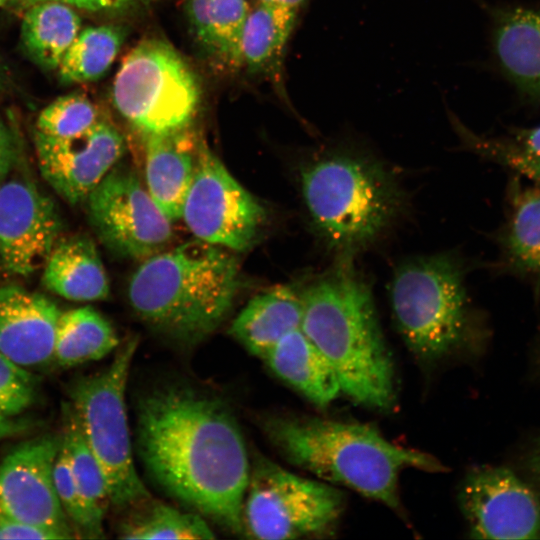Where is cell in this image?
<instances>
[{"instance_id":"cell-1","label":"cell","mask_w":540,"mask_h":540,"mask_svg":"<svg viewBox=\"0 0 540 540\" xmlns=\"http://www.w3.org/2000/svg\"><path fill=\"white\" fill-rule=\"evenodd\" d=\"M136 451L150 480L232 534H243L251 462L230 407L183 385L149 390L136 404Z\"/></svg>"},{"instance_id":"cell-2","label":"cell","mask_w":540,"mask_h":540,"mask_svg":"<svg viewBox=\"0 0 540 540\" xmlns=\"http://www.w3.org/2000/svg\"><path fill=\"white\" fill-rule=\"evenodd\" d=\"M300 329L334 369L341 393L376 410L396 400L395 372L371 289L353 261H336L299 290Z\"/></svg>"},{"instance_id":"cell-3","label":"cell","mask_w":540,"mask_h":540,"mask_svg":"<svg viewBox=\"0 0 540 540\" xmlns=\"http://www.w3.org/2000/svg\"><path fill=\"white\" fill-rule=\"evenodd\" d=\"M309 225L336 261H353L400 220L407 196L382 160L359 148L321 147L299 171Z\"/></svg>"},{"instance_id":"cell-4","label":"cell","mask_w":540,"mask_h":540,"mask_svg":"<svg viewBox=\"0 0 540 540\" xmlns=\"http://www.w3.org/2000/svg\"><path fill=\"white\" fill-rule=\"evenodd\" d=\"M262 429L289 463L394 510L400 508L403 470L442 472L446 468L432 455L388 441L367 424L274 415L263 420Z\"/></svg>"},{"instance_id":"cell-5","label":"cell","mask_w":540,"mask_h":540,"mask_svg":"<svg viewBox=\"0 0 540 540\" xmlns=\"http://www.w3.org/2000/svg\"><path fill=\"white\" fill-rule=\"evenodd\" d=\"M238 285L235 257L196 238L144 259L129 281L128 297L152 330L192 346L224 321Z\"/></svg>"},{"instance_id":"cell-6","label":"cell","mask_w":540,"mask_h":540,"mask_svg":"<svg viewBox=\"0 0 540 540\" xmlns=\"http://www.w3.org/2000/svg\"><path fill=\"white\" fill-rule=\"evenodd\" d=\"M389 297L396 327L422 363L442 359L464 340L469 300L463 267L452 253L403 261L393 273Z\"/></svg>"},{"instance_id":"cell-7","label":"cell","mask_w":540,"mask_h":540,"mask_svg":"<svg viewBox=\"0 0 540 540\" xmlns=\"http://www.w3.org/2000/svg\"><path fill=\"white\" fill-rule=\"evenodd\" d=\"M137 339L126 341L104 370L70 388L83 436L105 475L110 504L129 508L151 497L134 463L125 392Z\"/></svg>"},{"instance_id":"cell-8","label":"cell","mask_w":540,"mask_h":540,"mask_svg":"<svg viewBox=\"0 0 540 540\" xmlns=\"http://www.w3.org/2000/svg\"><path fill=\"white\" fill-rule=\"evenodd\" d=\"M112 102L142 134L187 127L197 111V78L167 41L141 40L123 58L113 80Z\"/></svg>"},{"instance_id":"cell-9","label":"cell","mask_w":540,"mask_h":540,"mask_svg":"<svg viewBox=\"0 0 540 540\" xmlns=\"http://www.w3.org/2000/svg\"><path fill=\"white\" fill-rule=\"evenodd\" d=\"M344 502L334 486L301 477L257 455L243 503V534L263 540L327 535L338 523Z\"/></svg>"},{"instance_id":"cell-10","label":"cell","mask_w":540,"mask_h":540,"mask_svg":"<svg viewBox=\"0 0 540 540\" xmlns=\"http://www.w3.org/2000/svg\"><path fill=\"white\" fill-rule=\"evenodd\" d=\"M181 218L197 239L244 251L255 242L266 211L200 142L197 168Z\"/></svg>"},{"instance_id":"cell-11","label":"cell","mask_w":540,"mask_h":540,"mask_svg":"<svg viewBox=\"0 0 540 540\" xmlns=\"http://www.w3.org/2000/svg\"><path fill=\"white\" fill-rule=\"evenodd\" d=\"M85 201L99 240L120 256L146 259L172 238V220L128 169H111Z\"/></svg>"},{"instance_id":"cell-12","label":"cell","mask_w":540,"mask_h":540,"mask_svg":"<svg viewBox=\"0 0 540 540\" xmlns=\"http://www.w3.org/2000/svg\"><path fill=\"white\" fill-rule=\"evenodd\" d=\"M62 436L44 435L21 443L0 463V513L74 538L54 483Z\"/></svg>"},{"instance_id":"cell-13","label":"cell","mask_w":540,"mask_h":540,"mask_svg":"<svg viewBox=\"0 0 540 540\" xmlns=\"http://www.w3.org/2000/svg\"><path fill=\"white\" fill-rule=\"evenodd\" d=\"M459 503L472 538H540V499L507 467L472 470L461 486Z\"/></svg>"},{"instance_id":"cell-14","label":"cell","mask_w":540,"mask_h":540,"mask_svg":"<svg viewBox=\"0 0 540 540\" xmlns=\"http://www.w3.org/2000/svg\"><path fill=\"white\" fill-rule=\"evenodd\" d=\"M62 220L53 200L22 176L0 183V263L27 277L43 268L59 239Z\"/></svg>"},{"instance_id":"cell-15","label":"cell","mask_w":540,"mask_h":540,"mask_svg":"<svg viewBox=\"0 0 540 540\" xmlns=\"http://www.w3.org/2000/svg\"><path fill=\"white\" fill-rule=\"evenodd\" d=\"M39 169L54 191L70 204L86 200L122 156V134L101 119L84 133L55 138L34 132Z\"/></svg>"},{"instance_id":"cell-16","label":"cell","mask_w":540,"mask_h":540,"mask_svg":"<svg viewBox=\"0 0 540 540\" xmlns=\"http://www.w3.org/2000/svg\"><path fill=\"white\" fill-rule=\"evenodd\" d=\"M60 313L43 294L0 285V353L23 367L50 363Z\"/></svg>"},{"instance_id":"cell-17","label":"cell","mask_w":540,"mask_h":540,"mask_svg":"<svg viewBox=\"0 0 540 540\" xmlns=\"http://www.w3.org/2000/svg\"><path fill=\"white\" fill-rule=\"evenodd\" d=\"M489 12L501 69L524 97L540 103V8L504 6Z\"/></svg>"},{"instance_id":"cell-18","label":"cell","mask_w":540,"mask_h":540,"mask_svg":"<svg viewBox=\"0 0 540 540\" xmlns=\"http://www.w3.org/2000/svg\"><path fill=\"white\" fill-rule=\"evenodd\" d=\"M143 135L146 188L163 212L178 220L196 172L200 140L187 127Z\"/></svg>"},{"instance_id":"cell-19","label":"cell","mask_w":540,"mask_h":540,"mask_svg":"<svg viewBox=\"0 0 540 540\" xmlns=\"http://www.w3.org/2000/svg\"><path fill=\"white\" fill-rule=\"evenodd\" d=\"M261 359L274 375L319 408L329 406L341 394L334 369L300 327Z\"/></svg>"},{"instance_id":"cell-20","label":"cell","mask_w":540,"mask_h":540,"mask_svg":"<svg viewBox=\"0 0 540 540\" xmlns=\"http://www.w3.org/2000/svg\"><path fill=\"white\" fill-rule=\"evenodd\" d=\"M43 286L68 300L95 301L109 294V282L94 242L74 234L55 243L42 273Z\"/></svg>"},{"instance_id":"cell-21","label":"cell","mask_w":540,"mask_h":540,"mask_svg":"<svg viewBox=\"0 0 540 540\" xmlns=\"http://www.w3.org/2000/svg\"><path fill=\"white\" fill-rule=\"evenodd\" d=\"M299 290L276 285L255 297L233 320L229 333L249 353L262 358L284 336L300 327Z\"/></svg>"},{"instance_id":"cell-22","label":"cell","mask_w":540,"mask_h":540,"mask_svg":"<svg viewBox=\"0 0 540 540\" xmlns=\"http://www.w3.org/2000/svg\"><path fill=\"white\" fill-rule=\"evenodd\" d=\"M185 14L200 46L219 65L242 66L241 39L249 5L246 0H186Z\"/></svg>"},{"instance_id":"cell-23","label":"cell","mask_w":540,"mask_h":540,"mask_svg":"<svg viewBox=\"0 0 540 540\" xmlns=\"http://www.w3.org/2000/svg\"><path fill=\"white\" fill-rule=\"evenodd\" d=\"M81 30L77 10L56 1L35 3L24 9L21 45L38 67L53 71Z\"/></svg>"},{"instance_id":"cell-24","label":"cell","mask_w":540,"mask_h":540,"mask_svg":"<svg viewBox=\"0 0 540 540\" xmlns=\"http://www.w3.org/2000/svg\"><path fill=\"white\" fill-rule=\"evenodd\" d=\"M119 344L110 322L90 306L61 312L55 331L53 360L70 368L97 361Z\"/></svg>"},{"instance_id":"cell-25","label":"cell","mask_w":540,"mask_h":540,"mask_svg":"<svg viewBox=\"0 0 540 540\" xmlns=\"http://www.w3.org/2000/svg\"><path fill=\"white\" fill-rule=\"evenodd\" d=\"M299 12L275 3L249 10L241 39L242 65L254 71L279 69Z\"/></svg>"},{"instance_id":"cell-26","label":"cell","mask_w":540,"mask_h":540,"mask_svg":"<svg viewBox=\"0 0 540 540\" xmlns=\"http://www.w3.org/2000/svg\"><path fill=\"white\" fill-rule=\"evenodd\" d=\"M134 509L119 525L122 539H214L207 519L195 511L154 501L151 497L131 506Z\"/></svg>"},{"instance_id":"cell-27","label":"cell","mask_w":540,"mask_h":540,"mask_svg":"<svg viewBox=\"0 0 540 540\" xmlns=\"http://www.w3.org/2000/svg\"><path fill=\"white\" fill-rule=\"evenodd\" d=\"M125 32L117 25L86 27L78 33L57 69L64 85L98 80L110 68L124 42Z\"/></svg>"},{"instance_id":"cell-28","label":"cell","mask_w":540,"mask_h":540,"mask_svg":"<svg viewBox=\"0 0 540 540\" xmlns=\"http://www.w3.org/2000/svg\"><path fill=\"white\" fill-rule=\"evenodd\" d=\"M502 245L510 266L540 277V187H517Z\"/></svg>"},{"instance_id":"cell-29","label":"cell","mask_w":540,"mask_h":540,"mask_svg":"<svg viewBox=\"0 0 540 540\" xmlns=\"http://www.w3.org/2000/svg\"><path fill=\"white\" fill-rule=\"evenodd\" d=\"M63 412L62 442L68 453L73 478L92 523L104 535L103 521L110 504L107 481L73 409L65 405Z\"/></svg>"},{"instance_id":"cell-30","label":"cell","mask_w":540,"mask_h":540,"mask_svg":"<svg viewBox=\"0 0 540 540\" xmlns=\"http://www.w3.org/2000/svg\"><path fill=\"white\" fill-rule=\"evenodd\" d=\"M450 122L462 145L479 156L513 170L540 187V154L527 152L507 137H486L466 127L450 114Z\"/></svg>"},{"instance_id":"cell-31","label":"cell","mask_w":540,"mask_h":540,"mask_svg":"<svg viewBox=\"0 0 540 540\" xmlns=\"http://www.w3.org/2000/svg\"><path fill=\"white\" fill-rule=\"evenodd\" d=\"M99 120L97 107L87 96L71 93L58 97L39 113L35 131L55 138H71Z\"/></svg>"},{"instance_id":"cell-32","label":"cell","mask_w":540,"mask_h":540,"mask_svg":"<svg viewBox=\"0 0 540 540\" xmlns=\"http://www.w3.org/2000/svg\"><path fill=\"white\" fill-rule=\"evenodd\" d=\"M59 501L79 537L98 539L104 535L92 523L75 484L67 450L62 442L53 470Z\"/></svg>"},{"instance_id":"cell-33","label":"cell","mask_w":540,"mask_h":540,"mask_svg":"<svg viewBox=\"0 0 540 540\" xmlns=\"http://www.w3.org/2000/svg\"><path fill=\"white\" fill-rule=\"evenodd\" d=\"M36 380L25 367L0 353V414L15 417L35 398Z\"/></svg>"},{"instance_id":"cell-34","label":"cell","mask_w":540,"mask_h":540,"mask_svg":"<svg viewBox=\"0 0 540 540\" xmlns=\"http://www.w3.org/2000/svg\"><path fill=\"white\" fill-rule=\"evenodd\" d=\"M45 1L61 2L76 10L97 13L127 9L138 4H144L149 0H12L11 4L24 10L35 3Z\"/></svg>"},{"instance_id":"cell-35","label":"cell","mask_w":540,"mask_h":540,"mask_svg":"<svg viewBox=\"0 0 540 540\" xmlns=\"http://www.w3.org/2000/svg\"><path fill=\"white\" fill-rule=\"evenodd\" d=\"M0 539H65L54 530L21 522L0 513Z\"/></svg>"},{"instance_id":"cell-36","label":"cell","mask_w":540,"mask_h":540,"mask_svg":"<svg viewBox=\"0 0 540 540\" xmlns=\"http://www.w3.org/2000/svg\"><path fill=\"white\" fill-rule=\"evenodd\" d=\"M15 137L0 115V183L8 176L16 161Z\"/></svg>"},{"instance_id":"cell-37","label":"cell","mask_w":540,"mask_h":540,"mask_svg":"<svg viewBox=\"0 0 540 540\" xmlns=\"http://www.w3.org/2000/svg\"><path fill=\"white\" fill-rule=\"evenodd\" d=\"M507 138L513 144L527 152L540 154V126L518 129Z\"/></svg>"},{"instance_id":"cell-38","label":"cell","mask_w":540,"mask_h":540,"mask_svg":"<svg viewBox=\"0 0 540 540\" xmlns=\"http://www.w3.org/2000/svg\"><path fill=\"white\" fill-rule=\"evenodd\" d=\"M27 427L26 421L0 414V441L22 432Z\"/></svg>"},{"instance_id":"cell-39","label":"cell","mask_w":540,"mask_h":540,"mask_svg":"<svg viewBox=\"0 0 540 540\" xmlns=\"http://www.w3.org/2000/svg\"><path fill=\"white\" fill-rule=\"evenodd\" d=\"M528 469L536 481L540 483V436L536 439L528 455Z\"/></svg>"},{"instance_id":"cell-40","label":"cell","mask_w":540,"mask_h":540,"mask_svg":"<svg viewBox=\"0 0 540 540\" xmlns=\"http://www.w3.org/2000/svg\"><path fill=\"white\" fill-rule=\"evenodd\" d=\"M307 0H257L261 3H275L294 11L300 12Z\"/></svg>"},{"instance_id":"cell-41","label":"cell","mask_w":540,"mask_h":540,"mask_svg":"<svg viewBox=\"0 0 540 540\" xmlns=\"http://www.w3.org/2000/svg\"><path fill=\"white\" fill-rule=\"evenodd\" d=\"M12 0H0V8L7 5V4H11Z\"/></svg>"},{"instance_id":"cell-42","label":"cell","mask_w":540,"mask_h":540,"mask_svg":"<svg viewBox=\"0 0 540 540\" xmlns=\"http://www.w3.org/2000/svg\"><path fill=\"white\" fill-rule=\"evenodd\" d=\"M2 85V74H1V71H0V87Z\"/></svg>"}]
</instances>
